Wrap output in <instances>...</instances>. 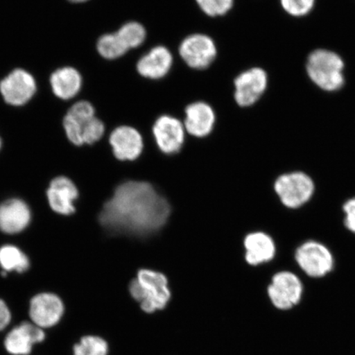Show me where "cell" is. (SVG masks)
<instances>
[{
    "label": "cell",
    "instance_id": "1",
    "mask_svg": "<svg viewBox=\"0 0 355 355\" xmlns=\"http://www.w3.org/2000/svg\"><path fill=\"white\" fill-rule=\"evenodd\" d=\"M170 214V204L152 184L131 180L118 186L99 219L110 232L145 237L162 229Z\"/></svg>",
    "mask_w": 355,
    "mask_h": 355
},
{
    "label": "cell",
    "instance_id": "2",
    "mask_svg": "<svg viewBox=\"0 0 355 355\" xmlns=\"http://www.w3.org/2000/svg\"><path fill=\"white\" fill-rule=\"evenodd\" d=\"M345 63L337 53L327 49L311 52L306 62V73L321 90L334 92L345 85Z\"/></svg>",
    "mask_w": 355,
    "mask_h": 355
},
{
    "label": "cell",
    "instance_id": "3",
    "mask_svg": "<svg viewBox=\"0 0 355 355\" xmlns=\"http://www.w3.org/2000/svg\"><path fill=\"white\" fill-rule=\"evenodd\" d=\"M130 292L148 313L165 309L171 297L165 275L149 269L137 272V278L130 283Z\"/></svg>",
    "mask_w": 355,
    "mask_h": 355
},
{
    "label": "cell",
    "instance_id": "4",
    "mask_svg": "<svg viewBox=\"0 0 355 355\" xmlns=\"http://www.w3.org/2000/svg\"><path fill=\"white\" fill-rule=\"evenodd\" d=\"M316 186L312 177L303 171L285 173L277 177L274 191L284 207L291 210L303 207L313 198Z\"/></svg>",
    "mask_w": 355,
    "mask_h": 355
},
{
    "label": "cell",
    "instance_id": "5",
    "mask_svg": "<svg viewBox=\"0 0 355 355\" xmlns=\"http://www.w3.org/2000/svg\"><path fill=\"white\" fill-rule=\"evenodd\" d=\"M295 259L299 268L313 278L327 276L334 269L335 259L325 244L315 241H306L297 248Z\"/></svg>",
    "mask_w": 355,
    "mask_h": 355
},
{
    "label": "cell",
    "instance_id": "6",
    "mask_svg": "<svg viewBox=\"0 0 355 355\" xmlns=\"http://www.w3.org/2000/svg\"><path fill=\"white\" fill-rule=\"evenodd\" d=\"M303 291V283L300 279L288 270L275 274L268 288L270 301L279 309L294 307L300 303Z\"/></svg>",
    "mask_w": 355,
    "mask_h": 355
},
{
    "label": "cell",
    "instance_id": "7",
    "mask_svg": "<svg viewBox=\"0 0 355 355\" xmlns=\"http://www.w3.org/2000/svg\"><path fill=\"white\" fill-rule=\"evenodd\" d=\"M180 55L186 64L194 69H205L216 60L217 49L207 35L193 34L181 42Z\"/></svg>",
    "mask_w": 355,
    "mask_h": 355
},
{
    "label": "cell",
    "instance_id": "8",
    "mask_svg": "<svg viewBox=\"0 0 355 355\" xmlns=\"http://www.w3.org/2000/svg\"><path fill=\"white\" fill-rule=\"evenodd\" d=\"M268 85L263 69L254 67L244 71L234 79V99L241 107H250L259 101Z\"/></svg>",
    "mask_w": 355,
    "mask_h": 355
},
{
    "label": "cell",
    "instance_id": "9",
    "mask_svg": "<svg viewBox=\"0 0 355 355\" xmlns=\"http://www.w3.org/2000/svg\"><path fill=\"white\" fill-rule=\"evenodd\" d=\"M37 84L32 74L17 69L8 75L0 83V92L8 104L24 105L33 98Z\"/></svg>",
    "mask_w": 355,
    "mask_h": 355
},
{
    "label": "cell",
    "instance_id": "10",
    "mask_svg": "<svg viewBox=\"0 0 355 355\" xmlns=\"http://www.w3.org/2000/svg\"><path fill=\"white\" fill-rule=\"evenodd\" d=\"M64 313V306L59 296L42 293L30 302L29 316L35 326L46 329L57 325Z\"/></svg>",
    "mask_w": 355,
    "mask_h": 355
},
{
    "label": "cell",
    "instance_id": "11",
    "mask_svg": "<svg viewBox=\"0 0 355 355\" xmlns=\"http://www.w3.org/2000/svg\"><path fill=\"white\" fill-rule=\"evenodd\" d=\"M185 128L179 119L171 115H162L155 121L153 132L155 143L161 152L173 155L183 148Z\"/></svg>",
    "mask_w": 355,
    "mask_h": 355
},
{
    "label": "cell",
    "instance_id": "12",
    "mask_svg": "<svg viewBox=\"0 0 355 355\" xmlns=\"http://www.w3.org/2000/svg\"><path fill=\"white\" fill-rule=\"evenodd\" d=\"M110 144L112 146L114 157L119 161H135L143 153V137L136 128L131 126H119L111 132Z\"/></svg>",
    "mask_w": 355,
    "mask_h": 355
},
{
    "label": "cell",
    "instance_id": "13",
    "mask_svg": "<svg viewBox=\"0 0 355 355\" xmlns=\"http://www.w3.org/2000/svg\"><path fill=\"white\" fill-rule=\"evenodd\" d=\"M46 333L33 322H22L15 327L4 339V347L12 355H28L35 345L43 343Z\"/></svg>",
    "mask_w": 355,
    "mask_h": 355
},
{
    "label": "cell",
    "instance_id": "14",
    "mask_svg": "<svg viewBox=\"0 0 355 355\" xmlns=\"http://www.w3.org/2000/svg\"><path fill=\"white\" fill-rule=\"evenodd\" d=\"M95 116V109L89 102H77L69 109L64 119V128L71 143L84 144L83 139L89 125Z\"/></svg>",
    "mask_w": 355,
    "mask_h": 355
},
{
    "label": "cell",
    "instance_id": "15",
    "mask_svg": "<svg viewBox=\"0 0 355 355\" xmlns=\"http://www.w3.org/2000/svg\"><path fill=\"white\" fill-rule=\"evenodd\" d=\"M216 123V114L210 105L198 101L185 109L184 128L190 135L204 137L209 135Z\"/></svg>",
    "mask_w": 355,
    "mask_h": 355
},
{
    "label": "cell",
    "instance_id": "16",
    "mask_svg": "<svg viewBox=\"0 0 355 355\" xmlns=\"http://www.w3.org/2000/svg\"><path fill=\"white\" fill-rule=\"evenodd\" d=\"M78 196V189L69 178L57 177L47 190L49 203L59 214L70 215L75 211L73 202Z\"/></svg>",
    "mask_w": 355,
    "mask_h": 355
},
{
    "label": "cell",
    "instance_id": "17",
    "mask_svg": "<svg viewBox=\"0 0 355 355\" xmlns=\"http://www.w3.org/2000/svg\"><path fill=\"white\" fill-rule=\"evenodd\" d=\"M245 260L251 266L270 263L276 257L277 245L269 234L261 232L248 234L243 242Z\"/></svg>",
    "mask_w": 355,
    "mask_h": 355
},
{
    "label": "cell",
    "instance_id": "18",
    "mask_svg": "<svg viewBox=\"0 0 355 355\" xmlns=\"http://www.w3.org/2000/svg\"><path fill=\"white\" fill-rule=\"evenodd\" d=\"M173 65V55L166 46H155L137 62V72L146 78L161 79Z\"/></svg>",
    "mask_w": 355,
    "mask_h": 355
},
{
    "label": "cell",
    "instance_id": "19",
    "mask_svg": "<svg viewBox=\"0 0 355 355\" xmlns=\"http://www.w3.org/2000/svg\"><path fill=\"white\" fill-rule=\"evenodd\" d=\"M31 211L20 199H10L0 205V230L7 234H17L28 225Z\"/></svg>",
    "mask_w": 355,
    "mask_h": 355
},
{
    "label": "cell",
    "instance_id": "20",
    "mask_svg": "<svg viewBox=\"0 0 355 355\" xmlns=\"http://www.w3.org/2000/svg\"><path fill=\"white\" fill-rule=\"evenodd\" d=\"M53 92L62 100L72 99L78 95L82 87V77L72 67H65L55 71L51 77Z\"/></svg>",
    "mask_w": 355,
    "mask_h": 355
},
{
    "label": "cell",
    "instance_id": "21",
    "mask_svg": "<svg viewBox=\"0 0 355 355\" xmlns=\"http://www.w3.org/2000/svg\"><path fill=\"white\" fill-rule=\"evenodd\" d=\"M0 265L6 272L21 273L29 268V260L19 248L12 245L0 248Z\"/></svg>",
    "mask_w": 355,
    "mask_h": 355
},
{
    "label": "cell",
    "instance_id": "22",
    "mask_svg": "<svg viewBox=\"0 0 355 355\" xmlns=\"http://www.w3.org/2000/svg\"><path fill=\"white\" fill-rule=\"evenodd\" d=\"M97 51L106 60H115L128 51L117 33L102 35L97 42Z\"/></svg>",
    "mask_w": 355,
    "mask_h": 355
},
{
    "label": "cell",
    "instance_id": "23",
    "mask_svg": "<svg viewBox=\"0 0 355 355\" xmlns=\"http://www.w3.org/2000/svg\"><path fill=\"white\" fill-rule=\"evenodd\" d=\"M117 34L128 51L141 46L146 37L144 26L137 21L127 22L118 31Z\"/></svg>",
    "mask_w": 355,
    "mask_h": 355
},
{
    "label": "cell",
    "instance_id": "24",
    "mask_svg": "<svg viewBox=\"0 0 355 355\" xmlns=\"http://www.w3.org/2000/svg\"><path fill=\"white\" fill-rule=\"evenodd\" d=\"M108 344L96 336H86L74 345L73 355H107Z\"/></svg>",
    "mask_w": 355,
    "mask_h": 355
},
{
    "label": "cell",
    "instance_id": "25",
    "mask_svg": "<svg viewBox=\"0 0 355 355\" xmlns=\"http://www.w3.org/2000/svg\"><path fill=\"white\" fill-rule=\"evenodd\" d=\"M198 6L210 17L226 15L234 6V0H196Z\"/></svg>",
    "mask_w": 355,
    "mask_h": 355
},
{
    "label": "cell",
    "instance_id": "26",
    "mask_svg": "<svg viewBox=\"0 0 355 355\" xmlns=\"http://www.w3.org/2000/svg\"><path fill=\"white\" fill-rule=\"evenodd\" d=\"M282 7L288 15L301 17L313 10L316 0H279Z\"/></svg>",
    "mask_w": 355,
    "mask_h": 355
},
{
    "label": "cell",
    "instance_id": "27",
    "mask_svg": "<svg viewBox=\"0 0 355 355\" xmlns=\"http://www.w3.org/2000/svg\"><path fill=\"white\" fill-rule=\"evenodd\" d=\"M343 208L345 214V226L349 232L355 234V198L347 200Z\"/></svg>",
    "mask_w": 355,
    "mask_h": 355
},
{
    "label": "cell",
    "instance_id": "28",
    "mask_svg": "<svg viewBox=\"0 0 355 355\" xmlns=\"http://www.w3.org/2000/svg\"><path fill=\"white\" fill-rule=\"evenodd\" d=\"M12 315L6 302L0 300V331L6 329L10 325Z\"/></svg>",
    "mask_w": 355,
    "mask_h": 355
},
{
    "label": "cell",
    "instance_id": "29",
    "mask_svg": "<svg viewBox=\"0 0 355 355\" xmlns=\"http://www.w3.org/2000/svg\"><path fill=\"white\" fill-rule=\"evenodd\" d=\"M69 1L73 2V3H83V2L87 1V0H69Z\"/></svg>",
    "mask_w": 355,
    "mask_h": 355
},
{
    "label": "cell",
    "instance_id": "30",
    "mask_svg": "<svg viewBox=\"0 0 355 355\" xmlns=\"http://www.w3.org/2000/svg\"><path fill=\"white\" fill-rule=\"evenodd\" d=\"M0 148H1V139H0Z\"/></svg>",
    "mask_w": 355,
    "mask_h": 355
}]
</instances>
